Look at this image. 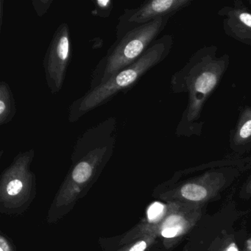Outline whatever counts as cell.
<instances>
[{
  "instance_id": "cell-1",
  "label": "cell",
  "mask_w": 251,
  "mask_h": 251,
  "mask_svg": "<svg viewBox=\"0 0 251 251\" xmlns=\"http://www.w3.org/2000/svg\"><path fill=\"white\" fill-rule=\"evenodd\" d=\"M117 139V120L109 117L87 129L76 142L73 167L61 186L54 205L67 206L95 181L112 156Z\"/></svg>"
},
{
  "instance_id": "cell-2",
  "label": "cell",
  "mask_w": 251,
  "mask_h": 251,
  "mask_svg": "<svg viewBox=\"0 0 251 251\" xmlns=\"http://www.w3.org/2000/svg\"><path fill=\"white\" fill-rule=\"evenodd\" d=\"M227 55L217 57V48L210 47L194 54L182 70L172 77L175 93H187L189 102L177 128L178 135L198 134V123L205 101L218 85L228 66Z\"/></svg>"
},
{
  "instance_id": "cell-3",
  "label": "cell",
  "mask_w": 251,
  "mask_h": 251,
  "mask_svg": "<svg viewBox=\"0 0 251 251\" xmlns=\"http://www.w3.org/2000/svg\"><path fill=\"white\" fill-rule=\"evenodd\" d=\"M173 45V36L170 35L157 39L136 62L73 101L69 107V122L76 123L92 110L108 103L120 94H126L131 90L147 73L167 58Z\"/></svg>"
},
{
  "instance_id": "cell-4",
  "label": "cell",
  "mask_w": 251,
  "mask_h": 251,
  "mask_svg": "<svg viewBox=\"0 0 251 251\" xmlns=\"http://www.w3.org/2000/svg\"><path fill=\"white\" fill-rule=\"evenodd\" d=\"M170 18L157 19L139 26L127 32L120 40L116 41L94 69L89 89L105 83L114 75L136 62L156 41Z\"/></svg>"
},
{
  "instance_id": "cell-5",
  "label": "cell",
  "mask_w": 251,
  "mask_h": 251,
  "mask_svg": "<svg viewBox=\"0 0 251 251\" xmlns=\"http://www.w3.org/2000/svg\"><path fill=\"white\" fill-rule=\"evenodd\" d=\"M34 156L33 149L20 152L2 173L0 200L6 209L20 208L30 201L33 183L30 167Z\"/></svg>"
},
{
  "instance_id": "cell-6",
  "label": "cell",
  "mask_w": 251,
  "mask_h": 251,
  "mask_svg": "<svg viewBox=\"0 0 251 251\" xmlns=\"http://www.w3.org/2000/svg\"><path fill=\"white\" fill-rule=\"evenodd\" d=\"M72 56L71 31L68 24L63 23L54 33L43 61L45 80L52 95L62 89Z\"/></svg>"
},
{
  "instance_id": "cell-7",
  "label": "cell",
  "mask_w": 251,
  "mask_h": 251,
  "mask_svg": "<svg viewBox=\"0 0 251 251\" xmlns=\"http://www.w3.org/2000/svg\"><path fill=\"white\" fill-rule=\"evenodd\" d=\"M191 3L189 0H150L137 8H126L116 26V41L120 40L127 32L139 26L157 19L171 17Z\"/></svg>"
},
{
  "instance_id": "cell-8",
  "label": "cell",
  "mask_w": 251,
  "mask_h": 251,
  "mask_svg": "<svg viewBox=\"0 0 251 251\" xmlns=\"http://www.w3.org/2000/svg\"><path fill=\"white\" fill-rule=\"evenodd\" d=\"M226 17L224 27L226 33L247 45H251V14L239 6L223 11Z\"/></svg>"
},
{
  "instance_id": "cell-9",
  "label": "cell",
  "mask_w": 251,
  "mask_h": 251,
  "mask_svg": "<svg viewBox=\"0 0 251 251\" xmlns=\"http://www.w3.org/2000/svg\"><path fill=\"white\" fill-rule=\"evenodd\" d=\"M17 110L15 98L12 89L7 82L0 83V126H3L11 123Z\"/></svg>"
},
{
  "instance_id": "cell-10",
  "label": "cell",
  "mask_w": 251,
  "mask_h": 251,
  "mask_svg": "<svg viewBox=\"0 0 251 251\" xmlns=\"http://www.w3.org/2000/svg\"><path fill=\"white\" fill-rule=\"evenodd\" d=\"M233 139L239 144L251 140V108L245 110L242 114Z\"/></svg>"
},
{
  "instance_id": "cell-11",
  "label": "cell",
  "mask_w": 251,
  "mask_h": 251,
  "mask_svg": "<svg viewBox=\"0 0 251 251\" xmlns=\"http://www.w3.org/2000/svg\"><path fill=\"white\" fill-rule=\"evenodd\" d=\"M184 228L183 220L177 216H172L164 222L161 229V234L165 238H173L178 236Z\"/></svg>"
},
{
  "instance_id": "cell-12",
  "label": "cell",
  "mask_w": 251,
  "mask_h": 251,
  "mask_svg": "<svg viewBox=\"0 0 251 251\" xmlns=\"http://www.w3.org/2000/svg\"><path fill=\"white\" fill-rule=\"evenodd\" d=\"M182 196L192 201H201L206 198L207 190L203 186L196 184H186L180 189Z\"/></svg>"
},
{
  "instance_id": "cell-13",
  "label": "cell",
  "mask_w": 251,
  "mask_h": 251,
  "mask_svg": "<svg viewBox=\"0 0 251 251\" xmlns=\"http://www.w3.org/2000/svg\"><path fill=\"white\" fill-rule=\"evenodd\" d=\"M95 3V8L92 11V14L100 18L107 19L110 17L113 8L114 2L111 0H97Z\"/></svg>"
},
{
  "instance_id": "cell-14",
  "label": "cell",
  "mask_w": 251,
  "mask_h": 251,
  "mask_svg": "<svg viewBox=\"0 0 251 251\" xmlns=\"http://www.w3.org/2000/svg\"><path fill=\"white\" fill-rule=\"evenodd\" d=\"M152 240V238L151 236H145L140 239L138 238L136 241L132 242L130 245H126L124 248L117 251H145Z\"/></svg>"
},
{
  "instance_id": "cell-15",
  "label": "cell",
  "mask_w": 251,
  "mask_h": 251,
  "mask_svg": "<svg viewBox=\"0 0 251 251\" xmlns=\"http://www.w3.org/2000/svg\"><path fill=\"white\" fill-rule=\"evenodd\" d=\"M165 212V205L161 202H154L148 211V219L150 223H158Z\"/></svg>"
},
{
  "instance_id": "cell-16",
  "label": "cell",
  "mask_w": 251,
  "mask_h": 251,
  "mask_svg": "<svg viewBox=\"0 0 251 251\" xmlns=\"http://www.w3.org/2000/svg\"><path fill=\"white\" fill-rule=\"evenodd\" d=\"M52 2H53L52 0H33L32 1L33 8L39 17H44L48 12Z\"/></svg>"
},
{
  "instance_id": "cell-17",
  "label": "cell",
  "mask_w": 251,
  "mask_h": 251,
  "mask_svg": "<svg viewBox=\"0 0 251 251\" xmlns=\"http://www.w3.org/2000/svg\"><path fill=\"white\" fill-rule=\"evenodd\" d=\"M0 251H14L12 246L3 236L0 237Z\"/></svg>"
},
{
  "instance_id": "cell-18",
  "label": "cell",
  "mask_w": 251,
  "mask_h": 251,
  "mask_svg": "<svg viewBox=\"0 0 251 251\" xmlns=\"http://www.w3.org/2000/svg\"><path fill=\"white\" fill-rule=\"evenodd\" d=\"M3 0H1V1H0V13H1V16H0V18H1V22H0V27H1V28H2V19H3Z\"/></svg>"
},
{
  "instance_id": "cell-19",
  "label": "cell",
  "mask_w": 251,
  "mask_h": 251,
  "mask_svg": "<svg viewBox=\"0 0 251 251\" xmlns=\"http://www.w3.org/2000/svg\"><path fill=\"white\" fill-rule=\"evenodd\" d=\"M227 251H238V250L236 247L232 245V246H230L228 248H227Z\"/></svg>"
},
{
  "instance_id": "cell-20",
  "label": "cell",
  "mask_w": 251,
  "mask_h": 251,
  "mask_svg": "<svg viewBox=\"0 0 251 251\" xmlns=\"http://www.w3.org/2000/svg\"></svg>"
}]
</instances>
